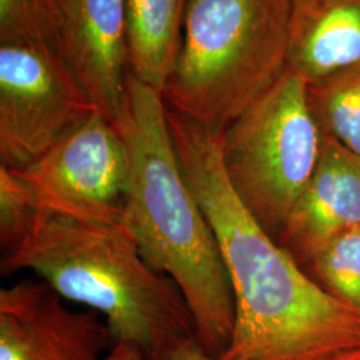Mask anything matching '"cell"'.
<instances>
[{"label": "cell", "instance_id": "obj_1", "mask_svg": "<svg viewBox=\"0 0 360 360\" xmlns=\"http://www.w3.org/2000/svg\"><path fill=\"white\" fill-rule=\"evenodd\" d=\"M181 172L211 224L231 282L227 360H330L360 349V311L327 292L232 188L219 135L167 107Z\"/></svg>", "mask_w": 360, "mask_h": 360}, {"label": "cell", "instance_id": "obj_2", "mask_svg": "<svg viewBox=\"0 0 360 360\" xmlns=\"http://www.w3.org/2000/svg\"><path fill=\"white\" fill-rule=\"evenodd\" d=\"M114 124L129 158L122 224L144 260L176 284L196 339L219 356L235 326L231 282L214 230L181 172L163 94L129 72Z\"/></svg>", "mask_w": 360, "mask_h": 360}, {"label": "cell", "instance_id": "obj_3", "mask_svg": "<svg viewBox=\"0 0 360 360\" xmlns=\"http://www.w3.org/2000/svg\"><path fill=\"white\" fill-rule=\"evenodd\" d=\"M0 269L35 272L63 299L103 316L114 343L134 345L148 360L169 340L195 335L179 288L144 260L122 224L40 211Z\"/></svg>", "mask_w": 360, "mask_h": 360}, {"label": "cell", "instance_id": "obj_4", "mask_svg": "<svg viewBox=\"0 0 360 360\" xmlns=\"http://www.w3.org/2000/svg\"><path fill=\"white\" fill-rule=\"evenodd\" d=\"M291 0H188L165 102L221 135L287 71Z\"/></svg>", "mask_w": 360, "mask_h": 360}, {"label": "cell", "instance_id": "obj_5", "mask_svg": "<svg viewBox=\"0 0 360 360\" xmlns=\"http://www.w3.org/2000/svg\"><path fill=\"white\" fill-rule=\"evenodd\" d=\"M323 139L309 84L290 70L219 136L232 188L271 236L312 178Z\"/></svg>", "mask_w": 360, "mask_h": 360}, {"label": "cell", "instance_id": "obj_6", "mask_svg": "<svg viewBox=\"0 0 360 360\" xmlns=\"http://www.w3.org/2000/svg\"><path fill=\"white\" fill-rule=\"evenodd\" d=\"M94 111L56 52L37 44H0L1 167L32 165Z\"/></svg>", "mask_w": 360, "mask_h": 360}, {"label": "cell", "instance_id": "obj_7", "mask_svg": "<svg viewBox=\"0 0 360 360\" xmlns=\"http://www.w3.org/2000/svg\"><path fill=\"white\" fill-rule=\"evenodd\" d=\"M13 171L40 211L111 224L123 221L129 151L115 124L99 111L82 120L37 162Z\"/></svg>", "mask_w": 360, "mask_h": 360}, {"label": "cell", "instance_id": "obj_8", "mask_svg": "<svg viewBox=\"0 0 360 360\" xmlns=\"http://www.w3.org/2000/svg\"><path fill=\"white\" fill-rule=\"evenodd\" d=\"M92 309H71L46 282L0 290V360H104L114 347Z\"/></svg>", "mask_w": 360, "mask_h": 360}, {"label": "cell", "instance_id": "obj_9", "mask_svg": "<svg viewBox=\"0 0 360 360\" xmlns=\"http://www.w3.org/2000/svg\"><path fill=\"white\" fill-rule=\"evenodd\" d=\"M59 55L94 107L112 123L127 94L126 0H58Z\"/></svg>", "mask_w": 360, "mask_h": 360}, {"label": "cell", "instance_id": "obj_10", "mask_svg": "<svg viewBox=\"0 0 360 360\" xmlns=\"http://www.w3.org/2000/svg\"><path fill=\"white\" fill-rule=\"evenodd\" d=\"M324 138V136H323ZM360 227V156L327 138L312 178L281 232L288 252L309 257L343 232Z\"/></svg>", "mask_w": 360, "mask_h": 360}, {"label": "cell", "instance_id": "obj_11", "mask_svg": "<svg viewBox=\"0 0 360 360\" xmlns=\"http://www.w3.org/2000/svg\"><path fill=\"white\" fill-rule=\"evenodd\" d=\"M360 65V0H291L287 70L309 86Z\"/></svg>", "mask_w": 360, "mask_h": 360}, {"label": "cell", "instance_id": "obj_12", "mask_svg": "<svg viewBox=\"0 0 360 360\" xmlns=\"http://www.w3.org/2000/svg\"><path fill=\"white\" fill-rule=\"evenodd\" d=\"M188 0H126L129 72L163 90L176 65Z\"/></svg>", "mask_w": 360, "mask_h": 360}, {"label": "cell", "instance_id": "obj_13", "mask_svg": "<svg viewBox=\"0 0 360 360\" xmlns=\"http://www.w3.org/2000/svg\"><path fill=\"white\" fill-rule=\"evenodd\" d=\"M323 136L360 156V65L309 86Z\"/></svg>", "mask_w": 360, "mask_h": 360}, {"label": "cell", "instance_id": "obj_14", "mask_svg": "<svg viewBox=\"0 0 360 360\" xmlns=\"http://www.w3.org/2000/svg\"><path fill=\"white\" fill-rule=\"evenodd\" d=\"M59 26L58 0H0V44H37L59 55Z\"/></svg>", "mask_w": 360, "mask_h": 360}, {"label": "cell", "instance_id": "obj_15", "mask_svg": "<svg viewBox=\"0 0 360 360\" xmlns=\"http://www.w3.org/2000/svg\"><path fill=\"white\" fill-rule=\"evenodd\" d=\"M309 257L333 294L360 311V227L338 235Z\"/></svg>", "mask_w": 360, "mask_h": 360}, {"label": "cell", "instance_id": "obj_16", "mask_svg": "<svg viewBox=\"0 0 360 360\" xmlns=\"http://www.w3.org/2000/svg\"><path fill=\"white\" fill-rule=\"evenodd\" d=\"M39 210L23 180L0 166V247L1 255L20 245L38 218Z\"/></svg>", "mask_w": 360, "mask_h": 360}, {"label": "cell", "instance_id": "obj_17", "mask_svg": "<svg viewBox=\"0 0 360 360\" xmlns=\"http://www.w3.org/2000/svg\"><path fill=\"white\" fill-rule=\"evenodd\" d=\"M151 360H227L221 355L208 354L195 335L179 336L169 340Z\"/></svg>", "mask_w": 360, "mask_h": 360}, {"label": "cell", "instance_id": "obj_18", "mask_svg": "<svg viewBox=\"0 0 360 360\" xmlns=\"http://www.w3.org/2000/svg\"><path fill=\"white\" fill-rule=\"evenodd\" d=\"M104 360H148L142 349L129 343H115Z\"/></svg>", "mask_w": 360, "mask_h": 360}, {"label": "cell", "instance_id": "obj_19", "mask_svg": "<svg viewBox=\"0 0 360 360\" xmlns=\"http://www.w3.org/2000/svg\"><path fill=\"white\" fill-rule=\"evenodd\" d=\"M330 360H360V349H355V351H351V352H346V354H343V355L335 356V358Z\"/></svg>", "mask_w": 360, "mask_h": 360}]
</instances>
